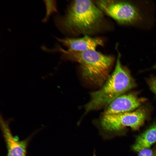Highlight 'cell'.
<instances>
[{
  "mask_svg": "<svg viewBox=\"0 0 156 156\" xmlns=\"http://www.w3.org/2000/svg\"><path fill=\"white\" fill-rule=\"evenodd\" d=\"M103 13L91 0L73 1L63 16H55L56 26L62 32L88 36L99 32L104 24Z\"/></svg>",
  "mask_w": 156,
  "mask_h": 156,
  "instance_id": "obj_1",
  "label": "cell"
},
{
  "mask_svg": "<svg viewBox=\"0 0 156 156\" xmlns=\"http://www.w3.org/2000/svg\"><path fill=\"white\" fill-rule=\"evenodd\" d=\"M95 3L103 13L120 25L146 29L154 24L155 8L150 1L102 0Z\"/></svg>",
  "mask_w": 156,
  "mask_h": 156,
  "instance_id": "obj_2",
  "label": "cell"
},
{
  "mask_svg": "<svg viewBox=\"0 0 156 156\" xmlns=\"http://www.w3.org/2000/svg\"><path fill=\"white\" fill-rule=\"evenodd\" d=\"M116 66L112 74L99 90L90 93V99L85 105L84 114L105 107L116 99L134 88L135 83L129 70L121 62V54L118 46Z\"/></svg>",
  "mask_w": 156,
  "mask_h": 156,
  "instance_id": "obj_3",
  "label": "cell"
},
{
  "mask_svg": "<svg viewBox=\"0 0 156 156\" xmlns=\"http://www.w3.org/2000/svg\"><path fill=\"white\" fill-rule=\"evenodd\" d=\"M56 46L49 51L59 52L63 57L78 63L82 76L89 82L103 86L109 76V71L114 61L113 56L96 50L77 52L64 50L58 45Z\"/></svg>",
  "mask_w": 156,
  "mask_h": 156,
  "instance_id": "obj_4",
  "label": "cell"
},
{
  "mask_svg": "<svg viewBox=\"0 0 156 156\" xmlns=\"http://www.w3.org/2000/svg\"><path fill=\"white\" fill-rule=\"evenodd\" d=\"M148 113L143 108L132 112L117 114H103L99 122V129L103 137L109 138L112 133L127 127L136 130L143 125Z\"/></svg>",
  "mask_w": 156,
  "mask_h": 156,
  "instance_id": "obj_5",
  "label": "cell"
},
{
  "mask_svg": "<svg viewBox=\"0 0 156 156\" xmlns=\"http://www.w3.org/2000/svg\"><path fill=\"white\" fill-rule=\"evenodd\" d=\"M9 123L1 118V128L7 149L6 156H27V146L35 133L24 140H20L17 137L13 135Z\"/></svg>",
  "mask_w": 156,
  "mask_h": 156,
  "instance_id": "obj_6",
  "label": "cell"
},
{
  "mask_svg": "<svg viewBox=\"0 0 156 156\" xmlns=\"http://www.w3.org/2000/svg\"><path fill=\"white\" fill-rule=\"evenodd\" d=\"M146 100L133 93L123 94L117 97L107 107L103 114H117L133 111Z\"/></svg>",
  "mask_w": 156,
  "mask_h": 156,
  "instance_id": "obj_7",
  "label": "cell"
},
{
  "mask_svg": "<svg viewBox=\"0 0 156 156\" xmlns=\"http://www.w3.org/2000/svg\"><path fill=\"white\" fill-rule=\"evenodd\" d=\"M59 42L67 48V50L74 51L83 52L96 50V48L103 44V41L99 38H93L88 36L78 38H60L55 37Z\"/></svg>",
  "mask_w": 156,
  "mask_h": 156,
  "instance_id": "obj_8",
  "label": "cell"
},
{
  "mask_svg": "<svg viewBox=\"0 0 156 156\" xmlns=\"http://www.w3.org/2000/svg\"><path fill=\"white\" fill-rule=\"evenodd\" d=\"M156 142V122L153 123L136 138L132 148L139 152L145 148H150Z\"/></svg>",
  "mask_w": 156,
  "mask_h": 156,
  "instance_id": "obj_9",
  "label": "cell"
},
{
  "mask_svg": "<svg viewBox=\"0 0 156 156\" xmlns=\"http://www.w3.org/2000/svg\"><path fill=\"white\" fill-rule=\"evenodd\" d=\"M43 1L45 5L46 13L42 21L43 23H45L52 14L58 13V11L56 0H44Z\"/></svg>",
  "mask_w": 156,
  "mask_h": 156,
  "instance_id": "obj_10",
  "label": "cell"
},
{
  "mask_svg": "<svg viewBox=\"0 0 156 156\" xmlns=\"http://www.w3.org/2000/svg\"><path fill=\"white\" fill-rule=\"evenodd\" d=\"M138 152V156H156V149L145 148Z\"/></svg>",
  "mask_w": 156,
  "mask_h": 156,
  "instance_id": "obj_11",
  "label": "cell"
},
{
  "mask_svg": "<svg viewBox=\"0 0 156 156\" xmlns=\"http://www.w3.org/2000/svg\"><path fill=\"white\" fill-rule=\"evenodd\" d=\"M147 81L150 90L156 96V77H150Z\"/></svg>",
  "mask_w": 156,
  "mask_h": 156,
  "instance_id": "obj_12",
  "label": "cell"
},
{
  "mask_svg": "<svg viewBox=\"0 0 156 156\" xmlns=\"http://www.w3.org/2000/svg\"><path fill=\"white\" fill-rule=\"evenodd\" d=\"M152 69H156V64L154 65L151 68Z\"/></svg>",
  "mask_w": 156,
  "mask_h": 156,
  "instance_id": "obj_13",
  "label": "cell"
}]
</instances>
